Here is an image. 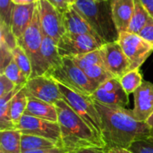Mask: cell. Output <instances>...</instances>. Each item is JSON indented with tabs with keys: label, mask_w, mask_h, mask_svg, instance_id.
<instances>
[{
	"label": "cell",
	"mask_w": 153,
	"mask_h": 153,
	"mask_svg": "<svg viewBox=\"0 0 153 153\" xmlns=\"http://www.w3.org/2000/svg\"><path fill=\"white\" fill-rule=\"evenodd\" d=\"M64 18H65V30H66L67 33H72V34H90V35L97 38L98 39L101 40L100 38L99 37V35L96 33V31L90 25V23L73 6H71L64 13Z\"/></svg>",
	"instance_id": "e0dca14e"
},
{
	"label": "cell",
	"mask_w": 153,
	"mask_h": 153,
	"mask_svg": "<svg viewBox=\"0 0 153 153\" xmlns=\"http://www.w3.org/2000/svg\"><path fill=\"white\" fill-rule=\"evenodd\" d=\"M21 137L17 129L0 131V153H22Z\"/></svg>",
	"instance_id": "44dd1931"
},
{
	"label": "cell",
	"mask_w": 153,
	"mask_h": 153,
	"mask_svg": "<svg viewBox=\"0 0 153 153\" xmlns=\"http://www.w3.org/2000/svg\"><path fill=\"white\" fill-rule=\"evenodd\" d=\"M104 43L90 34H72L65 32L57 43L61 57H73L100 48Z\"/></svg>",
	"instance_id": "ba28073f"
},
{
	"label": "cell",
	"mask_w": 153,
	"mask_h": 153,
	"mask_svg": "<svg viewBox=\"0 0 153 153\" xmlns=\"http://www.w3.org/2000/svg\"><path fill=\"white\" fill-rule=\"evenodd\" d=\"M117 42L130 61L131 70L140 69L153 52V45L140 35L123 31L119 33Z\"/></svg>",
	"instance_id": "52a82bcc"
},
{
	"label": "cell",
	"mask_w": 153,
	"mask_h": 153,
	"mask_svg": "<svg viewBox=\"0 0 153 153\" xmlns=\"http://www.w3.org/2000/svg\"><path fill=\"white\" fill-rule=\"evenodd\" d=\"M22 88L17 86L13 91L0 97V131L16 129L11 118V101Z\"/></svg>",
	"instance_id": "ffe728a7"
},
{
	"label": "cell",
	"mask_w": 153,
	"mask_h": 153,
	"mask_svg": "<svg viewBox=\"0 0 153 153\" xmlns=\"http://www.w3.org/2000/svg\"><path fill=\"white\" fill-rule=\"evenodd\" d=\"M151 15L143 6L139 0H134V12L130 22L129 27L127 29L128 32L139 34L143 29L146 26Z\"/></svg>",
	"instance_id": "7402d4cb"
},
{
	"label": "cell",
	"mask_w": 153,
	"mask_h": 153,
	"mask_svg": "<svg viewBox=\"0 0 153 153\" xmlns=\"http://www.w3.org/2000/svg\"><path fill=\"white\" fill-rule=\"evenodd\" d=\"M119 82L126 92L130 95L132 93H134V91L142 85L143 80L140 69H134L129 71L125 75H123L119 79Z\"/></svg>",
	"instance_id": "484cf974"
},
{
	"label": "cell",
	"mask_w": 153,
	"mask_h": 153,
	"mask_svg": "<svg viewBox=\"0 0 153 153\" xmlns=\"http://www.w3.org/2000/svg\"><path fill=\"white\" fill-rule=\"evenodd\" d=\"M21 146H22V153H24L26 152L52 148L57 145L54 142L48 140L46 138H43V137H39V136H36L32 134H22Z\"/></svg>",
	"instance_id": "603a6c76"
},
{
	"label": "cell",
	"mask_w": 153,
	"mask_h": 153,
	"mask_svg": "<svg viewBox=\"0 0 153 153\" xmlns=\"http://www.w3.org/2000/svg\"><path fill=\"white\" fill-rule=\"evenodd\" d=\"M24 153H69L66 150H65L62 147L55 146L52 148H47V149H41V150H36L31 152H26Z\"/></svg>",
	"instance_id": "8d00e7d4"
},
{
	"label": "cell",
	"mask_w": 153,
	"mask_h": 153,
	"mask_svg": "<svg viewBox=\"0 0 153 153\" xmlns=\"http://www.w3.org/2000/svg\"><path fill=\"white\" fill-rule=\"evenodd\" d=\"M84 73L89 77V79L97 86H100L108 80L115 78L113 74L105 67L104 65H94L85 69Z\"/></svg>",
	"instance_id": "4316f807"
},
{
	"label": "cell",
	"mask_w": 153,
	"mask_h": 153,
	"mask_svg": "<svg viewBox=\"0 0 153 153\" xmlns=\"http://www.w3.org/2000/svg\"><path fill=\"white\" fill-rule=\"evenodd\" d=\"M23 90L28 97H33L48 103L55 104L57 100H63L58 83L46 75H39L29 79Z\"/></svg>",
	"instance_id": "8fae6325"
},
{
	"label": "cell",
	"mask_w": 153,
	"mask_h": 153,
	"mask_svg": "<svg viewBox=\"0 0 153 153\" xmlns=\"http://www.w3.org/2000/svg\"><path fill=\"white\" fill-rule=\"evenodd\" d=\"M45 75L75 92L87 96H91L99 87L89 79L84 71L77 66L71 57H62L61 63L48 70Z\"/></svg>",
	"instance_id": "277c9868"
},
{
	"label": "cell",
	"mask_w": 153,
	"mask_h": 153,
	"mask_svg": "<svg viewBox=\"0 0 153 153\" xmlns=\"http://www.w3.org/2000/svg\"><path fill=\"white\" fill-rule=\"evenodd\" d=\"M133 153H153V136L134 142L128 148Z\"/></svg>",
	"instance_id": "4dcf8cb0"
},
{
	"label": "cell",
	"mask_w": 153,
	"mask_h": 153,
	"mask_svg": "<svg viewBox=\"0 0 153 153\" xmlns=\"http://www.w3.org/2000/svg\"><path fill=\"white\" fill-rule=\"evenodd\" d=\"M0 41L4 42L11 50H13L17 46V38L14 36L11 26L0 22Z\"/></svg>",
	"instance_id": "f546056e"
},
{
	"label": "cell",
	"mask_w": 153,
	"mask_h": 153,
	"mask_svg": "<svg viewBox=\"0 0 153 153\" xmlns=\"http://www.w3.org/2000/svg\"><path fill=\"white\" fill-rule=\"evenodd\" d=\"M69 2H70V4H71L73 5V4H74L75 2H76V0H69Z\"/></svg>",
	"instance_id": "7bdbcfd3"
},
{
	"label": "cell",
	"mask_w": 153,
	"mask_h": 153,
	"mask_svg": "<svg viewBox=\"0 0 153 153\" xmlns=\"http://www.w3.org/2000/svg\"><path fill=\"white\" fill-rule=\"evenodd\" d=\"M105 67L115 78L120 79L131 71V64L117 41L106 43L100 48Z\"/></svg>",
	"instance_id": "4fadbf2b"
},
{
	"label": "cell",
	"mask_w": 153,
	"mask_h": 153,
	"mask_svg": "<svg viewBox=\"0 0 153 153\" xmlns=\"http://www.w3.org/2000/svg\"><path fill=\"white\" fill-rule=\"evenodd\" d=\"M4 74L12 82H13L16 84V86L24 87V85L28 82V78L24 75L22 70L18 67V65H16L13 59L11 61V63L4 68V70L0 74Z\"/></svg>",
	"instance_id": "f1b7e54d"
},
{
	"label": "cell",
	"mask_w": 153,
	"mask_h": 153,
	"mask_svg": "<svg viewBox=\"0 0 153 153\" xmlns=\"http://www.w3.org/2000/svg\"><path fill=\"white\" fill-rule=\"evenodd\" d=\"M107 152L108 153H133L128 149H123V148H111Z\"/></svg>",
	"instance_id": "ab89813d"
},
{
	"label": "cell",
	"mask_w": 153,
	"mask_h": 153,
	"mask_svg": "<svg viewBox=\"0 0 153 153\" xmlns=\"http://www.w3.org/2000/svg\"><path fill=\"white\" fill-rule=\"evenodd\" d=\"M97 1H103V0H97Z\"/></svg>",
	"instance_id": "ee69618b"
},
{
	"label": "cell",
	"mask_w": 153,
	"mask_h": 153,
	"mask_svg": "<svg viewBox=\"0 0 153 153\" xmlns=\"http://www.w3.org/2000/svg\"><path fill=\"white\" fill-rule=\"evenodd\" d=\"M58 87L63 95V100H65L71 106V108L95 133L102 137L101 118L95 107L92 98L91 96L75 92L60 83H58Z\"/></svg>",
	"instance_id": "8992f818"
},
{
	"label": "cell",
	"mask_w": 153,
	"mask_h": 153,
	"mask_svg": "<svg viewBox=\"0 0 153 153\" xmlns=\"http://www.w3.org/2000/svg\"><path fill=\"white\" fill-rule=\"evenodd\" d=\"M42 40L43 31L41 29L39 11L37 7L31 23L26 29L22 36L17 39L18 46H20L25 51L31 62L32 75L30 78L44 75L40 58V48L42 45Z\"/></svg>",
	"instance_id": "5b68a950"
},
{
	"label": "cell",
	"mask_w": 153,
	"mask_h": 153,
	"mask_svg": "<svg viewBox=\"0 0 153 153\" xmlns=\"http://www.w3.org/2000/svg\"><path fill=\"white\" fill-rule=\"evenodd\" d=\"M24 115L52 122L58 121L56 104L48 103L33 97H28V104Z\"/></svg>",
	"instance_id": "ac0fdd59"
},
{
	"label": "cell",
	"mask_w": 153,
	"mask_h": 153,
	"mask_svg": "<svg viewBox=\"0 0 153 153\" xmlns=\"http://www.w3.org/2000/svg\"><path fill=\"white\" fill-rule=\"evenodd\" d=\"M91 97L93 100L108 107L126 108L129 104V95L117 78H112L100 85Z\"/></svg>",
	"instance_id": "7c38bea8"
},
{
	"label": "cell",
	"mask_w": 153,
	"mask_h": 153,
	"mask_svg": "<svg viewBox=\"0 0 153 153\" xmlns=\"http://www.w3.org/2000/svg\"><path fill=\"white\" fill-rule=\"evenodd\" d=\"M69 153H108V152L104 149H99V148H86V149H81L74 152Z\"/></svg>",
	"instance_id": "74e56055"
},
{
	"label": "cell",
	"mask_w": 153,
	"mask_h": 153,
	"mask_svg": "<svg viewBox=\"0 0 153 153\" xmlns=\"http://www.w3.org/2000/svg\"><path fill=\"white\" fill-rule=\"evenodd\" d=\"M48 1L62 13H65L72 6L69 0H48Z\"/></svg>",
	"instance_id": "d590c367"
},
{
	"label": "cell",
	"mask_w": 153,
	"mask_h": 153,
	"mask_svg": "<svg viewBox=\"0 0 153 153\" xmlns=\"http://www.w3.org/2000/svg\"><path fill=\"white\" fill-rule=\"evenodd\" d=\"M13 59L12 50L4 43L0 41V74Z\"/></svg>",
	"instance_id": "d6a6232c"
},
{
	"label": "cell",
	"mask_w": 153,
	"mask_h": 153,
	"mask_svg": "<svg viewBox=\"0 0 153 153\" xmlns=\"http://www.w3.org/2000/svg\"><path fill=\"white\" fill-rule=\"evenodd\" d=\"M40 58L44 75L48 70L52 69L62 61V57L58 53L57 43L44 33L40 48Z\"/></svg>",
	"instance_id": "d6986e66"
},
{
	"label": "cell",
	"mask_w": 153,
	"mask_h": 153,
	"mask_svg": "<svg viewBox=\"0 0 153 153\" xmlns=\"http://www.w3.org/2000/svg\"><path fill=\"white\" fill-rule=\"evenodd\" d=\"M94 104L101 118V134L106 151L111 148L128 149L134 142L152 135L149 125L138 121L133 109L108 107L95 100Z\"/></svg>",
	"instance_id": "6da1fadb"
},
{
	"label": "cell",
	"mask_w": 153,
	"mask_h": 153,
	"mask_svg": "<svg viewBox=\"0 0 153 153\" xmlns=\"http://www.w3.org/2000/svg\"><path fill=\"white\" fill-rule=\"evenodd\" d=\"M71 58L76 64V65L79 66L83 71L94 65H104L100 48L83 55L73 56Z\"/></svg>",
	"instance_id": "d4e9b609"
},
{
	"label": "cell",
	"mask_w": 153,
	"mask_h": 153,
	"mask_svg": "<svg viewBox=\"0 0 153 153\" xmlns=\"http://www.w3.org/2000/svg\"><path fill=\"white\" fill-rule=\"evenodd\" d=\"M39 0H13V4H28L32 3H37Z\"/></svg>",
	"instance_id": "60d3db41"
},
{
	"label": "cell",
	"mask_w": 153,
	"mask_h": 153,
	"mask_svg": "<svg viewBox=\"0 0 153 153\" xmlns=\"http://www.w3.org/2000/svg\"><path fill=\"white\" fill-rule=\"evenodd\" d=\"M138 35H140L143 39H144L145 40L153 45V18H150L146 26Z\"/></svg>",
	"instance_id": "e575fe53"
},
{
	"label": "cell",
	"mask_w": 153,
	"mask_h": 153,
	"mask_svg": "<svg viewBox=\"0 0 153 153\" xmlns=\"http://www.w3.org/2000/svg\"><path fill=\"white\" fill-rule=\"evenodd\" d=\"M37 7L43 33L58 43L61 37L66 32L64 13L48 0H39Z\"/></svg>",
	"instance_id": "30bf717a"
},
{
	"label": "cell",
	"mask_w": 153,
	"mask_h": 153,
	"mask_svg": "<svg viewBox=\"0 0 153 153\" xmlns=\"http://www.w3.org/2000/svg\"><path fill=\"white\" fill-rule=\"evenodd\" d=\"M16 129L23 134H32L50 140L58 147L63 148L61 130L58 122H52L24 115L16 126Z\"/></svg>",
	"instance_id": "9c48e42d"
},
{
	"label": "cell",
	"mask_w": 153,
	"mask_h": 153,
	"mask_svg": "<svg viewBox=\"0 0 153 153\" xmlns=\"http://www.w3.org/2000/svg\"><path fill=\"white\" fill-rule=\"evenodd\" d=\"M111 9L118 32L127 31L134 12V0H111Z\"/></svg>",
	"instance_id": "2e32d148"
},
{
	"label": "cell",
	"mask_w": 153,
	"mask_h": 153,
	"mask_svg": "<svg viewBox=\"0 0 153 153\" xmlns=\"http://www.w3.org/2000/svg\"><path fill=\"white\" fill-rule=\"evenodd\" d=\"M148 125H149V126L151 127V134H152V136H153V115L148 119V121L146 122Z\"/></svg>",
	"instance_id": "b9f144b4"
},
{
	"label": "cell",
	"mask_w": 153,
	"mask_h": 153,
	"mask_svg": "<svg viewBox=\"0 0 153 153\" xmlns=\"http://www.w3.org/2000/svg\"><path fill=\"white\" fill-rule=\"evenodd\" d=\"M37 4L38 2L28 4H13L11 28L17 39L22 36L26 29L31 23L35 10L37 8Z\"/></svg>",
	"instance_id": "9a60e30c"
},
{
	"label": "cell",
	"mask_w": 153,
	"mask_h": 153,
	"mask_svg": "<svg viewBox=\"0 0 153 153\" xmlns=\"http://www.w3.org/2000/svg\"><path fill=\"white\" fill-rule=\"evenodd\" d=\"M106 44L117 41L119 32L112 16L111 0H76L72 5Z\"/></svg>",
	"instance_id": "3957f363"
},
{
	"label": "cell",
	"mask_w": 153,
	"mask_h": 153,
	"mask_svg": "<svg viewBox=\"0 0 153 153\" xmlns=\"http://www.w3.org/2000/svg\"><path fill=\"white\" fill-rule=\"evenodd\" d=\"M12 54L18 67L22 70L28 80L30 79L32 75V65L25 51L20 46H17L13 50H12Z\"/></svg>",
	"instance_id": "83f0119b"
},
{
	"label": "cell",
	"mask_w": 153,
	"mask_h": 153,
	"mask_svg": "<svg viewBox=\"0 0 153 153\" xmlns=\"http://www.w3.org/2000/svg\"><path fill=\"white\" fill-rule=\"evenodd\" d=\"M55 104L58 114L62 146L65 150L68 152L86 148L106 150L102 137L95 133L65 100H59Z\"/></svg>",
	"instance_id": "7a4b0ae2"
},
{
	"label": "cell",
	"mask_w": 153,
	"mask_h": 153,
	"mask_svg": "<svg viewBox=\"0 0 153 153\" xmlns=\"http://www.w3.org/2000/svg\"><path fill=\"white\" fill-rule=\"evenodd\" d=\"M139 1L145 8V10L148 12V13L151 15V17L153 18V0H139Z\"/></svg>",
	"instance_id": "f35d334b"
},
{
	"label": "cell",
	"mask_w": 153,
	"mask_h": 153,
	"mask_svg": "<svg viewBox=\"0 0 153 153\" xmlns=\"http://www.w3.org/2000/svg\"><path fill=\"white\" fill-rule=\"evenodd\" d=\"M13 9V0H0V22L11 26Z\"/></svg>",
	"instance_id": "1f68e13d"
},
{
	"label": "cell",
	"mask_w": 153,
	"mask_h": 153,
	"mask_svg": "<svg viewBox=\"0 0 153 153\" xmlns=\"http://www.w3.org/2000/svg\"><path fill=\"white\" fill-rule=\"evenodd\" d=\"M134 115L138 121L147 122L153 115V83L143 81L134 93Z\"/></svg>",
	"instance_id": "5bb4252c"
},
{
	"label": "cell",
	"mask_w": 153,
	"mask_h": 153,
	"mask_svg": "<svg viewBox=\"0 0 153 153\" xmlns=\"http://www.w3.org/2000/svg\"><path fill=\"white\" fill-rule=\"evenodd\" d=\"M28 104V96L26 95L23 88H22L13 98L11 101V118L16 128L19 121L24 116Z\"/></svg>",
	"instance_id": "cb8c5ba5"
},
{
	"label": "cell",
	"mask_w": 153,
	"mask_h": 153,
	"mask_svg": "<svg viewBox=\"0 0 153 153\" xmlns=\"http://www.w3.org/2000/svg\"><path fill=\"white\" fill-rule=\"evenodd\" d=\"M16 87V84L8 79L4 74H0V97L13 91Z\"/></svg>",
	"instance_id": "836d02e7"
}]
</instances>
